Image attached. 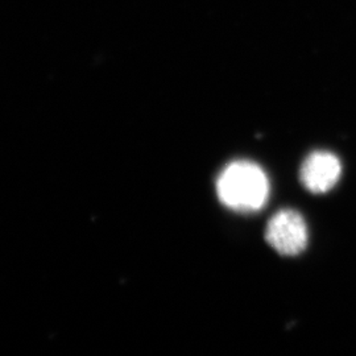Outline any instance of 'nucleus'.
I'll use <instances>...</instances> for the list:
<instances>
[{
    "label": "nucleus",
    "instance_id": "f257e3e1",
    "mask_svg": "<svg viewBox=\"0 0 356 356\" xmlns=\"http://www.w3.org/2000/svg\"><path fill=\"white\" fill-rule=\"evenodd\" d=\"M218 198L238 213H254L264 207L269 195L266 172L252 161L238 160L226 166L216 179Z\"/></svg>",
    "mask_w": 356,
    "mask_h": 356
},
{
    "label": "nucleus",
    "instance_id": "f03ea898",
    "mask_svg": "<svg viewBox=\"0 0 356 356\" xmlns=\"http://www.w3.org/2000/svg\"><path fill=\"white\" fill-rule=\"evenodd\" d=\"M307 238L305 219L296 210H281L268 222L266 241L280 254L296 256L301 254L306 248Z\"/></svg>",
    "mask_w": 356,
    "mask_h": 356
},
{
    "label": "nucleus",
    "instance_id": "7ed1b4c3",
    "mask_svg": "<svg viewBox=\"0 0 356 356\" xmlns=\"http://www.w3.org/2000/svg\"><path fill=\"white\" fill-rule=\"evenodd\" d=\"M341 173L342 164L334 153L317 151L310 153L302 163L300 179L307 191L323 194L338 184Z\"/></svg>",
    "mask_w": 356,
    "mask_h": 356
}]
</instances>
